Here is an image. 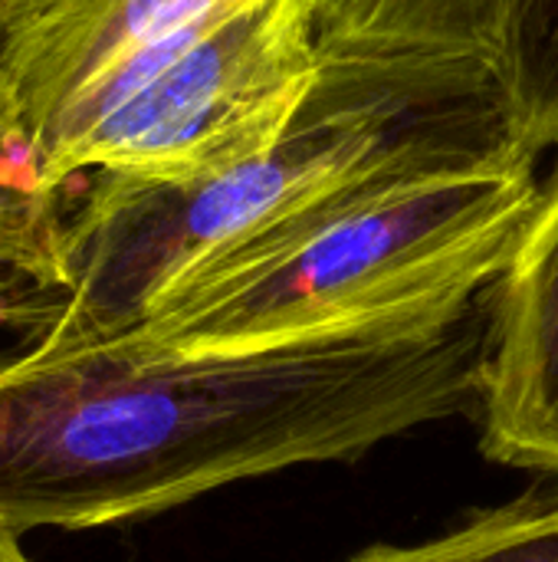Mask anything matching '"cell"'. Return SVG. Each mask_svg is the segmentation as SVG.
<instances>
[{"label": "cell", "mask_w": 558, "mask_h": 562, "mask_svg": "<svg viewBox=\"0 0 558 562\" xmlns=\"http://www.w3.org/2000/svg\"><path fill=\"white\" fill-rule=\"evenodd\" d=\"M487 300L243 352L132 336L0 359V527L145 520L227 484L352 461L480 408Z\"/></svg>", "instance_id": "cell-1"}, {"label": "cell", "mask_w": 558, "mask_h": 562, "mask_svg": "<svg viewBox=\"0 0 558 562\" xmlns=\"http://www.w3.org/2000/svg\"><path fill=\"white\" fill-rule=\"evenodd\" d=\"M349 562H558V487H539L418 543L372 547Z\"/></svg>", "instance_id": "cell-8"}, {"label": "cell", "mask_w": 558, "mask_h": 562, "mask_svg": "<svg viewBox=\"0 0 558 562\" xmlns=\"http://www.w3.org/2000/svg\"><path fill=\"white\" fill-rule=\"evenodd\" d=\"M483 300V454L558 474V158L513 263Z\"/></svg>", "instance_id": "cell-7"}, {"label": "cell", "mask_w": 558, "mask_h": 562, "mask_svg": "<svg viewBox=\"0 0 558 562\" xmlns=\"http://www.w3.org/2000/svg\"><path fill=\"white\" fill-rule=\"evenodd\" d=\"M66 194L0 148V303L53 280Z\"/></svg>", "instance_id": "cell-10"}, {"label": "cell", "mask_w": 558, "mask_h": 562, "mask_svg": "<svg viewBox=\"0 0 558 562\" xmlns=\"http://www.w3.org/2000/svg\"><path fill=\"white\" fill-rule=\"evenodd\" d=\"M312 112L395 119L500 105L510 0H319Z\"/></svg>", "instance_id": "cell-5"}, {"label": "cell", "mask_w": 558, "mask_h": 562, "mask_svg": "<svg viewBox=\"0 0 558 562\" xmlns=\"http://www.w3.org/2000/svg\"><path fill=\"white\" fill-rule=\"evenodd\" d=\"M10 3H13V0H0V20H3V13L10 10Z\"/></svg>", "instance_id": "cell-12"}, {"label": "cell", "mask_w": 558, "mask_h": 562, "mask_svg": "<svg viewBox=\"0 0 558 562\" xmlns=\"http://www.w3.org/2000/svg\"><path fill=\"white\" fill-rule=\"evenodd\" d=\"M0 562H33L23 547H20V537L7 527H0Z\"/></svg>", "instance_id": "cell-11"}, {"label": "cell", "mask_w": 558, "mask_h": 562, "mask_svg": "<svg viewBox=\"0 0 558 562\" xmlns=\"http://www.w3.org/2000/svg\"><path fill=\"white\" fill-rule=\"evenodd\" d=\"M506 135L529 155L558 148V0H510Z\"/></svg>", "instance_id": "cell-9"}, {"label": "cell", "mask_w": 558, "mask_h": 562, "mask_svg": "<svg viewBox=\"0 0 558 562\" xmlns=\"http://www.w3.org/2000/svg\"><path fill=\"white\" fill-rule=\"evenodd\" d=\"M536 165L506 138L368 175L191 267L128 336L243 352L470 310L536 214Z\"/></svg>", "instance_id": "cell-2"}, {"label": "cell", "mask_w": 558, "mask_h": 562, "mask_svg": "<svg viewBox=\"0 0 558 562\" xmlns=\"http://www.w3.org/2000/svg\"><path fill=\"white\" fill-rule=\"evenodd\" d=\"M319 76V0H240L105 72L53 122L30 168L46 188L89 171L214 178L276 151Z\"/></svg>", "instance_id": "cell-4"}, {"label": "cell", "mask_w": 558, "mask_h": 562, "mask_svg": "<svg viewBox=\"0 0 558 562\" xmlns=\"http://www.w3.org/2000/svg\"><path fill=\"white\" fill-rule=\"evenodd\" d=\"M234 3L13 0L0 20V148L30 168L43 135L89 86Z\"/></svg>", "instance_id": "cell-6"}, {"label": "cell", "mask_w": 558, "mask_h": 562, "mask_svg": "<svg viewBox=\"0 0 558 562\" xmlns=\"http://www.w3.org/2000/svg\"><path fill=\"white\" fill-rule=\"evenodd\" d=\"M506 138L500 105L414 119L306 109L276 151L214 178L79 175L66 194L53 280L3 300L0 326L23 333L20 352H69L122 339L207 257L385 168Z\"/></svg>", "instance_id": "cell-3"}]
</instances>
